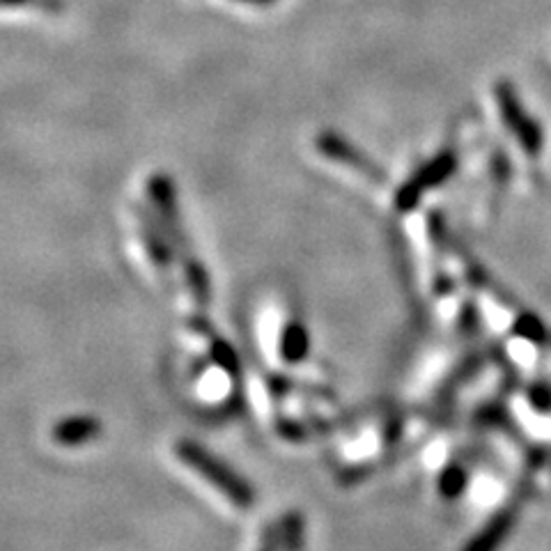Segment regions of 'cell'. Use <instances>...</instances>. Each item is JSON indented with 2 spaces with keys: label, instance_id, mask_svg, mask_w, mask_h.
Masks as SVG:
<instances>
[{
  "label": "cell",
  "instance_id": "1",
  "mask_svg": "<svg viewBox=\"0 0 551 551\" xmlns=\"http://www.w3.org/2000/svg\"><path fill=\"white\" fill-rule=\"evenodd\" d=\"M175 453L186 464V467L196 471L200 478H205L209 485L216 487L219 492H223L225 499H228L230 503H235L237 508L253 506V501H255L253 487L248 485L235 469H230L228 464L219 460V457L209 453L207 448L196 444V441L182 439V441H177Z\"/></svg>",
  "mask_w": 551,
  "mask_h": 551
},
{
  "label": "cell",
  "instance_id": "8",
  "mask_svg": "<svg viewBox=\"0 0 551 551\" xmlns=\"http://www.w3.org/2000/svg\"><path fill=\"white\" fill-rule=\"evenodd\" d=\"M136 214H138V225H141L143 244L147 248V253H150L152 262L159 269H170L175 260V251L173 246H170L159 219H154L152 214L145 212V209H136Z\"/></svg>",
  "mask_w": 551,
  "mask_h": 551
},
{
  "label": "cell",
  "instance_id": "7",
  "mask_svg": "<svg viewBox=\"0 0 551 551\" xmlns=\"http://www.w3.org/2000/svg\"><path fill=\"white\" fill-rule=\"evenodd\" d=\"M517 522V508L508 506L496 512V515L483 526V531L467 542L464 551H499L503 542L508 540L512 526Z\"/></svg>",
  "mask_w": 551,
  "mask_h": 551
},
{
  "label": "cell",
  "instance_id": "4",
  "mask_svg": "<svg viewBox=\"0 0 551 551\" xmlns=\"http://www.w3.org/2000/svg\"><path fill=\"white\" fill-rule=\"evenodd\" d=\"M496 102L501 106V115L503 122L508 124V129L519 138V143H522L524 152L531 154H540L542 147V129L538 120H533L526 115L522 102H519L517 90L512 88L508 81H501L496 85Z\"/></svg>",
  "mask_w": 551,
  "mask_h": 551
},
{
  "label": "cell",
  "instance_id": "16",
  "mask_svg": "<svg viewBox=\"0 0 551 551\" xmlns=\"http://www.w3.org/2000/svg\"><path fill=\"white\" fill-rule=\"evenodd\" d=\"M283 542H281V533H278L276 524H269L265 533H262V542H260V551H281Z\"/></svg>",
  "mask_w": 551,
  "mask_h": 551
},
{
  "label": "cell",
  "instance_id": "13",
  "mask_svg": "<svg viewBox=\"0 0 551 551\" xmlns=\"http://www.w3.org/2000/svg\"><path fill=\"white\" fill-rule=\"evenodd\" d=\"M515 333L519 338H526L529 343H545L547 338V331H545V324L540 322V317H535L533 313H522L515 320Z\"/></svg>",
  "mask_w": 551,
  "mask_h": 551
},
{
  "label": "cell",
  "instance_id": "2",
  "mask_svg": "<svg viewBox=\"0 0 551 551\" xmlns=\"http://www.w3.org/2000/svg\"><path fill=\"white\" fill-rule=\"evenodd\" d=\"M147 193H150L152 205L157 209V219L164 228L166 237L177 258H180L184 265L189 260L196 258L191 253V246L186 242V232L182 230V221H180V207H177V191H175V182L173 177H168L164 173H157L150 177L147 182Z\"/></svg>",
  "mask_w": 551,
  "mask_h": 551
},
{
  "label": "cell",
  "instance_id": "19",
  "mask_svg": "<svg viewBox=\"0 0 551 551\" xmlns=\"http://www.w3.org/2000/svg\"><path fill=\"white\" fill-rule=\"evenodd\" d=\"M237 3H248V5L267 7V5H274V3H276V0H237Z\"/></svg>",
  "mask_w": 551,
  "mask_h": 551
},
{
  "label": "cell",
  "instance_id": "5",
  "mask_svg": "<svg viewBox=\"0 0 551 551\" xmlns=\"http://www.w3.org/2000/svg\"><path fill=\"white\" fill-rule=\"evenodd\" d=\"M317 150H320L324 157L340 161V164H347L356 170H361V173L372 175V177H382V173L375 168V164L363 154L359 147H354L352 143L343 138L336 131H324V134L317 136Z\"/></svg>",
  "mask_w": 551,
  "mask_h": 551
},
{
  "label": "cell",
  "instance_id": "18",
  "mask_svg": "<svg viewBox=\"0 0 551 551\" xmlns=\"http://www.w3.org/2000/svg\"><path fill=\"white\" fill-rule=\"evenodd\" d=\"M26 5H40L49 7V10H56V0H0V7H26Z\"/></svg>",
  "mask_w": 551,
  "mask_h": 551
},
{
  "label": "cell",
  "instance_id": "12",
  "mask_svg": "<svg viewBox=\"0 0 551 551\" xmlns=\"http://www.w3.org/2000/svg\"><path fill=\"white\" fill-rule=\"evenodd\" d=\"M469 485V473L460 464H450L444 471L439 473V492L444 499H460L462 492L467 490Z\"/></svg>",
  "mask_w": 551,
  "mask_h": 551
},
{
  "label": "cell",
  "instance_id": "6",
  "mask_svg": "<svg viewBox=\"0 0 551 551\" xmlns=\"http://www.w3.org/2000/svg\"><path fill=\"white\" fill-rule=\"evenodd\" d=\"M104 425L97 416H88V414H79V416H67L53 425L51 437L58 446H67V448H76V446H85L90 441H95L97 437H102Z\"/></svg>",
  "mask_w": 551,
  "mask_h": 551
},
{
  "label": "cell",
  "instance_id": "15",
  "mask_svg": "<svg viewBox=\"0 0 551 551\" xmlns=\"http://www.w3.org/2000/svg\"><path fill=\"white\" fill-rule=\"evenodd\" d=\"M531 407L538 411H551V388L547 386H533L529 391Z\"/></svg>",
  "mask_w": 551,
  "mask_h": 551
},
{
  "label": "cell",
  "instance_id": "10",
  "mask_svg": "<svg viewBox=\"0 0 551 551\" xmlns=\"http://www.w3.org/2000/svg\"><path fill=\"white\" fill-rule=\"evenodd\" d=\"M306 526L304 517H301L299 510L285 512L281 524H278V533H281L283 551H304L306 545Z\"/></svg>",
  "mask_w": 551,
  "mask_h": 551
},
{
  "label": "cell",
  "instance_id": "17",
  "mask_svg": "<svg viewBox=\"0 0 551 551\" xmlns=\"http://www.w3.org/2000/svg\"><path fill=\"white\" fill-rule=\"evenodd\" d=\"M278 434H281V437H285V439H290V441H301L306 437V430L301 428L299 423L281 418V421H278Z\"/></svg>",
  "mask_w": 551,
  "mask_h": 551
},
{
  "label": "cell",
  "instance_id": "3",
  "mask_svg": "<svg viewBox=\"0 0 551 551\" xmlns=\"http://www.w3.org/2000/svg\"><path fill=\"white\" fill-rule=\"evenodd\" d=\"M457 168V157L455 152H441L434 157L432 161H428L421 170H416L414 175H411V180L400 186L398 193H395V207L400 209V212H409V209H414L418 205V200L423 198V193H428L434 186H441L446 180H450Z\"/></svg>",
  "mask_w": 551,
  "mask_h": 551
},
{
  "label": "cell",
  "instance_id": "9",
  "mask_svg": "<svg viewBox=\"0 0 551 551\" xmlns=\"http://www.w3.org/2000/svg\"><path fill=\"white\" fill-rule=\"evenodd\" d=\"M310 338L304 324L290 322L281 336V356L285 363H299L308 356Z\"/></svg>",
  "mask_w": 551,
  "mask_h": 551
},
{
  "label": "cell",
  "instance_id": "11",
  "mask_svg": "<svg viewBox=\"0 0 551 551\" xmlns=\"http://www.w3.org/2000/svg\"><path fill=\"white\" fill-rule=\"evenodd\" d=\"M184 276H186V283H189L193 299H196V304L200 308H205L209 304V299H212V283H209V276L203 262H198L196 258L186 262Z\"/></svg>",
  "mask_w": 551,
  "mask_h": 551
},
{
  "label": "cell",
  "instance_id": "14",
  "mask_svg": "<svg viewBox=\"0 0 551 551\" xmlns=\"http://www.w3.org/2000/svg\"><path fill=\"white\" fill-rule=\"evenodd\" d=\"M209 347H212L209 352H212L216 366H221L230 375H239V356L230 343H225L223 338H212V345Z\"/></svg>",
  "mask_w": 551,
  "mask_h": 551
}]
</instances>
